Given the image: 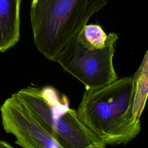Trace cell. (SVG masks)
<instances>
[{"instance_id":"ba28073f","label":"cell","mask_w":148,"mask_h":148,"mask_svg":"<svg viewBox=\"0 0 148 148\" xmlns=\"http://www.w3.org/2000/svg\"><path fill=\"white\" fill-rule=\"evenodd\" d=\"M0 148H15L6 141L0 140Z\"/></svg>"},{"instance_id":"52a82bcc","label":"cell","mask_w":148,"mask_h":148,"mask_svg":"<svg viewBox=\"0 0 148 148\" xmlns=\"http://www.w3.org/2000/svg\"><path fill=\"white\" fill-rule=\"evenodd\" d=\"M148 54L146 51L142 62L133 77V112L140 119L144 110L148 90Z\"/></svg>"},{"instance_id":"6da1fadb","label":"cell","mask_w":148,"mask_h":148,"mask_svg":"<svg viewBox=\"0 0 148 148\" xmlns=\"http://www.w3.org/2000/svg\"><path fill=\"white\" fill-rule=\"evenodd\" d=\"M133 77L117 79L86 89L76 110L79 119L106 146L126 144L139 134L140 119L133 112Z\"/></svg>"},{"instance_id":"5b68a950","label":"cell","mask_w":148,"mask_h":148,"mask_svg":"<svg viewBox=\"0 0 148 148\" xmlns=\"http://www.w3.org/2000/svg\"><path fill=\"white\" fill-rule=\"evenodd\" d=\"M0 112L5 131L23 148H62L17 92L5 101Z\"/></svg>"},{"instance_id":"8992f818","label":"cell","mask_w":148,"mask_h":148,"mask_svg":"<svg viewBox=\"0 0 148 148\" xmlns=\"http://www.w3.org/2000/svg\"><path fill=\"white\" fill-rule=\"evenodd\" d=\"M21 0H0V52L13 47L20 38Z\"/></svg>"},{"instance_id":"277c9868","label":"cell","mask_w":148,"mask_h":148,"mask_svg":"<svg viewBox=\"0 0 148 148\" xmlns=\"http://www.w3.org/2000/svg\"><path fill=\"white\" fill-rule=\"evenodd\" d=\"M17 93L62 148H106L79 119L67 97L54 88L28 86Z\"/></svg>"},{"instance_id":"7a4b0ae2","label":"cell","mask_w":148,"mask_h":148,"mask_svg":"<svg viewBox=\"0 0 148 148\" xmlns=\"http://www.w3.org/2000/svg\"><path fill=\"white\" fill-rule=\"evenodd\" d=\"M107 0H32L30 17L35 45L53 61Z\"/></svg>"},{"instance_id":"3957f363","label":"cell","mask_w":148,"mask_h":148,"mask_svg":"<svg viewBox=\"0 0 148 148\" xmlns=\"http://www.w3.org/2000/svg\"><path fill=\"white\" fill-rule=\"evenodd\" d=\"M118 35H108L98 24L86 25L54 58L86 89L109 84L118 78L113 57Z\"/></svg>"}]
</instances>
